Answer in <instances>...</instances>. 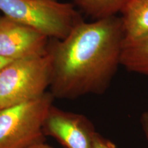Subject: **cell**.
<instances>
[{
  "mask_svg": "<svg viewBox=\"0 0 148 148\" xmlns=\"http://www.w3.org/2000/svg\"><path fill=\"white\" fill-rule=\"evenodd\" d=\"M124 41L121 18L116 15L82 21L64 39L49 38V92L54 99L104 93L121 65Z\"/></svg>",
  "mask_w": 148,
  "mask_h": 148,
  "instance_id": "cell-1",
  "label": "cell"
},
{
  "mask_svg": "<svg viewBox=\"0 0 148 148\" xmlns=\"http://www.w3.org/2000/svg\"><path fill=\"white\" fill-rule=\"evenodd\" d=\"M0 11L49 38L62 40L84 21L75 5L58 0H0Z\"/></svg>",
  "mask_w": 148,
  "mask_h": 148,
  "instance_id": "cell-2",
  "label": "cell"
},
{
  "mask_svg": "<svg viewBox=\"0 0 148 148\" xmlns=\"http://www.w3.org/2000/svg\"><path fill=\"white\" fill-rule=\"evenodd\" d=\"M51 79V58L47 51L9 62L0 70V110L44 95Z\"/></svg>",
  "mask_w": 148,
  "mask_h": 148,
  "instance_id": "cell-3",
  "label": "cell"
},
{
  "mask_svg": "<svg viewBox=\"0 0 148 148\" xmlns=\"http://www.w3.org/2000/svg\"><path fill=\"white\" fill-rule=\"evenodd\" d=\"M54 97L50 92L0 110V148H29L45 143L44 121Z\"/></svg>",
  "mask_w": 148,
  "mask_h": 148,
  "instance_id": "cell-4",
  "label": "cell"
},
{
  "mask_svg": "<svg viewBox=\"0 0 148 148\" xmlns=\"http://www.w3.org/2000/svg\"><path fill=\"white\" fill-rule=\"evenodd\" d=\"M45 136L55 138L64 148H94L97 132L82 114L64 110L52 105L44 121Z\"/></svg>",
  "mask_w": 148,
  "mask_h": 148,
  "instance_id": "cell-5",
  "label": "cell"
},
{
  "mask_svg": "<svg viewBox=\"0 0 148 148\" xmlns=\"http://www.w3.org/2000/svg\"><path fill=\"white\" fill-rule=\"evenodd\" d=\"M49 38L32 27L0 16V57L8 60L46 52Z\"/></svg>",
  "mask_w": 148,
  "mask_h": 148,
  "instance_id": "cell-6",
  "label": "cell"
},
{
  "mask_svg": "<svg viewBox=\"0 0 148 148\" xmlns=\"http://www.w3.org/2000/svg\"><path fill=\"white\" fill-rule=\"evenodd\" d=\"M120 13L125 40L148 35V0H130Z\"/></svg>",
  "mask_w": 148,
  "mask_h": 148,
  "instance_id": "cell-7",
  "label": "cell"
},
{
  "mask_svg": "<svg viewBox=\"0 0 148 148\" xmlns=\"http://www.w3.org/2000/svg\"><path fill=\"white\" fill-rule=\"evenodd\" d=\"M121 65L131 72L148 75V35L125 40Z\"/></svg>",
  "mask_w": 148,
  "mask_h": 148,
  "instance_id": "cell-8",
  "label": "cell"
},
{
  "mask_svg": "<svg viewBox=\"0 0 148 148\" xmlns=\"http://www.w3.org/2000/svg\"><path fill=\"white\" fill-rule=\"evenodd\" d=\"M130 0H73V4L94 20L115 16Z\"/></svg>",
  "mask_w": 148,
  "mask_h": 148,
  "instance_id": "cell-9",
  "label": "cell"
},
{
  "mask_svg": "<svg viewBox=\"0 0 148 148\" xmlns=\"http://www.w3.org/2000/svg\"><path fill=\"white\" fill-rule=\"evenodd\" d=\"M94 148H116V146L113 142L97 132L94 138Z\"/></svg>",
  "mask_w": 148,
  "mask_h": 148,
  "instance_id": "cell-10",
  "label": "cell"
},
{
  "mask_svg": "<svg viewBox=\"0 0 148 148\" xmlns=\"http://www.w3.org/2000/svg\"><path fill=\"white\" fill-rule=\"evenodd\" d=\"M140 123L144 136L148 143V110L145 111L140 116Z\"/></svg>",
  "mask_w": 148,
  "mask_h": 148,
  "instance_id": "cell-11",
  "label": "cell"
},
{
  "mask_svg": "<svg viewBox=\"0 0 148 148\" xmlns=\"http://www.w3.org/2000/svg\"><path fill=\"white\" fill-rule=\"evenodd\" d=\"M29 148H53L52 146L49 145V144L46 143H42L40 144H37V145H35L34 146H32V147Z\"/></svg>",
  "mask_w": 148,
  "mask_h": 148,
  "instance_id": "cell-12",
  "label": "cell"
},
{
  "mask_svg": "<svg viewBox=\"0 0 148 148\" xmlns=\"http://www.w3.org/2000/svg\"><path fill=\"white\" fill-rule=\"evenodd\" d=\"M13 61V60H12ZM12 62L11 60H6V59H4V58H2L0 57V70H1L3 66H5L6 64H8L9 62Z\"/></svg>",
  "mask_w": 148,
  "mask_h": 148,
  "instance_id": "cell-13",
  "label": "cell"
}]
</instances>
